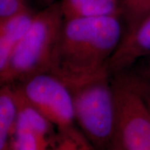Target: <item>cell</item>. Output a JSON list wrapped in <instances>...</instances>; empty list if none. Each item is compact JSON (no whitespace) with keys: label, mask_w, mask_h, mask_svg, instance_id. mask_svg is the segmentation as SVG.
I'll list each match as a JSON object with an SVG mask.
<instances>
[{"label":"cell","mask_w":150,"mask_h":150,"mask_svg":"<svg viewBox=\"0 0 150 150\" xmlns=\"http://www.w3.org/2000/svg\"><path fill=\"white\" fill-rule=\"evenodd\" d=\"M79 150H90V149H89V147H88V145L87 144V143L85 142L81 146V148Z\"/></svg>","instance_id":"2e32d148"},{"label":"cell","mask_w":150,"mask_h":150,"mask_svg":"<svg viewBox=\"0 0 150 150\" xmlns=\"http://www.w3.org/2000/svg\"><path fill=\"white\" fill-rule=\"evenodd\" d=\"M14 46V43L0 32V74L8 67Z\"/></svg>","instance_id":"4fadbf2b"},{"label":"cell","mask_w":150,"mask_h":150,"mask_svg":"<svg viewBox=\"0 0 150 150\" xmlns=\"http://www.w3.org/2000/svg\"><path fill=\"white\" fill-rule=\"evenodd\" d=\"M34 16L27 9L10 17L2 18L0 32L16 45L32 25Z\"/></svg>","instance_id":"9c48e42d"},{"label":"cell","mask_w":150,"mask_h":150,"mask_svg":"<svg viewBox=\"0 0 150 150\" xmlns=\"http://www.w3.org/2000/svg\"><path fill=\"white\" fill-rule=\"evenodd\" d=\"M115 136L110 150H150V114L128 70L112 74Z\"/></svg>","instance_id":"277c9868"},{"label":"cell","mask_w":150,"mask_h":150,"mask_svg":"<svg viewBox=\"0 0 150 150\" xmlns=\"http://www.w3.org/2000/svg\"><path fill=\"white\" fill-rule=\"evenodd\" d=\"M16 86L61 133L74 129L72 93L59 77L51 72H43L28 77Z\"/></svg>","instance_id":"5b68a950"},{"label":"cell","mask_w":150,"mask_h":150,"mask_svg":"<svg viewBox=\"0 0 150 150\" xmlns=\"http://www.w3.org/2000/svg\"><path fill=\"white\" fill-rule=\"evenodd\" d=\"M120 7L127 30L149 12L150 0H120Z\"/></svg>","instance_id":"30bf717a"},{"label":"cell","mask_w":150,"mask_h":150,"mask_svg":"<svg viewBox=\"0 0 150 150\" xmlns=\"http://www.w3.org/2000/svg\"><path fill=\"white\" fill-rule=\"evenodd\" d=\"M108 70L69 84L75 121L92 144L110 150L115 136V102Z\"/></svg>","instance_id":"3957f363"},{"label":"cell","mask_w":150,"mask_h":150,"mask_svg":"<svg viewBox=\"0 0 150 150\" xmlns=\"http://www.w3.org/2000/svg\"><path fill=\"white\" fill-rule=\"evenodd\" d=\"M150 55V11L127 29L108 63L110 75L128 70L134 63Z\"/></svg>","instance_id":"8992f818"},{"label":"cell","mask_w":150,"mask_h":150,"mask_svg":"<svg viewBox=\"0 0 150 150\" xmlns=\"http://www.w3.org/2000/svg\"><path fill=\"white\" fill-rule=\"evenodd\" d=\"M62 138L51 150H79L85 140L75 129L62 133Z\"/></svg>","instance_id":"8fae6325"},{"label":"cell","mask_w":150,"mask_h":150,"mask_svg":"<svg viewBox=\"0 0 150 150\" xmlns=\"http://www.w3.org/2000/svg\"><path fill=\"white\" fill-rule=\"evenodd\" d=\"M146 59H147V63L145 64L144 69L143 71L142 76L150 79V55L149 57H147Z\"/></svg>","instance_id":"9a60e30c"},{"label":"cell","mask_w":150,"mask_h":150,"mask_svg":"<svg viewBox=\"0 0 150 150\" xmlns=\"http://www.w3.org/2000/svg\"><path fill=\"white\" fill-rule=\"evenodd\" d=\"M18 108L13 84L0 87V150H11Z\"/></svg>","instance_id":"ba28073f"},{"label":"cell","mask_w":150,"mask_h":150,"mask_svg":"<svg viewBox=\"0 0 150 150\" xmlns=\"http://www.w3.org/2000/svg\"><path fill=\"white\" fill-rule=\"evenodd\" d=\"M64 19L121 14L120 0H62Z\"/></svg>","instance_id":"52a82bcc"},{"label":"cell","mask_w":150,"mask_h":150,"mask_svg":"<svg viewBox=\"0 0 150 150\" xmlns=\"http://www.w3.org/2000/svg\"><path fill=\"white\" fill-rule=\"evenodd\" d=\"M64 19L60 4L34 16L29 29L14 46L8 67L0 74V87L50 72Z\"/></svg>","instance_id":"7a4b0ae2"},{"label":"cell","mask_w":150,"mask_h":150,"mask_svg":"<svg viewBox=\"0 0 150 150\" xmlns=\"http://www.w3.org/2000/svg\"><path fill=\"white\" fill-rule=\"evenodd\" d=\"M134 76L140 95L150 114V79H148L142 75H137L134 74Z\"/></svg>","instance_id":"5bb4252c"},{"label":"cell","mask_w":150,"mask_h":150,"mask_svg":"<svg viewBox=\"0 0 150 150\" xmlns=\"http://www.w3.org/2000/svg\"><path fill=\"white\" fill-rule=\"evenodd\" d=\"M120 15L64 19L50 72L69 85L108 70L124 33Z\"/></svg>","instance_id":"6da1fadb"},{"label":"cell","mask_w":150,"mask_h":150,"mask_svg":"<svg viewBox=\"0 0 150 150\" xmlns=\"http://www.w3.org/2000/svg\"><path fill=\"white\" fill-rule=\"evenodd\" d=\"M25 0H0V18L27 10Z\"/></svg>","instance_id":"7c38bea8"}]
</instances>
